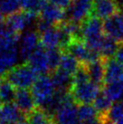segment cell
Instances as JSON below:
<instances>
[{
	"label": "cell",
	"mask_w": 123,
	"mask_h": 124,
	"mask_svg": "<svg viewBox=\"0 0 123 124\" xmlns=\"http://www.w3.org/2000/svg\"><path fill=\"white\" fill-rule=\"evenodd\" d=\"M56 88L51 77L41 75L32 86V94L35 103L40 108L45 110L54 101L56 93Z\"/></svg>",
	"instance_id": "6da1fadb"
},
{
	"label": "cell",
	"mask_w": 123,
	"mask_h": 124,
	"mask_svg": "<svg viewBox=\"0 0 123 124\" xmlns=\"http://www.w3.org/2000/svg\"><path fill=\"white\" fill-rule=\"evenodd\" d=\"M103 23L94 15L82 23V38L92 50L98 51L100 44L104 36Z\"/></svg>",
	"instance_id": "7a4b0ae2"
},
{
	"label": "cell",
	"mask_w": 123,
	"mask_h": 124,
	"mask_svg": "<svg viewBox=\"0 0 123 124\" xmlns=\"http://www.w3.org/2000/svg\"><path fill=\"white\" fill-rule=\"evenodd\" d=\"M70 92L63 93L61 105L54 115L57 124H82L78 115V107Z\"/></svg>",
	"instance_id": "3957f363"
},
{
	"label": "cell",
	"mask_w": 123,
	"mask_h": 124,
	"mask_svg": "<svg viewBox=\"0 0 123 124\" xmlns=\"http://www.w3.org/2000/svg\"><path fill=\"white\" fill-rule=\"evenodd\" d=\"M4 77L17 89H27L32 87L38 78L37 73L28 64L15 65Z\"/></svg>",
	"instance_id": "277c9868"
},
{
	"label": "cell",
	"mask_w": 123,
	"mask_h": 124,
	"mask_svg": "<svg viewBox=\"0 0 123 124\" xmlns=\"http://www.w3.org/2000/svg\"><path fill=\"white\" fill-rule=\"evenodd\" d=\"M100 87L92 81H88L86 83L72 84L70 89V93L76 103L90 104L93 102L100 94Z\"/></svg>",
	"instance_id": "5b68a950"
},
{
	"label": "cell",
	"mask_w": 123,
	"mask_h": 124,
	"mask_svg": "<svg viewBox=\"0 0 123 124\" xmlns=\"http://www.w3.org/2000/svg\"><path fill=\"white\" fill-rule=\"evenodd\" d=\"M6 24L11 30L19 35L21 33L27 31L26 29L37 24V16L35 13L18 11L15 14L8 16Z\"/></svg>",
	"instance_id": "8992f818"
},
{
	"label": "cell",
	"mask_w": 123,
	"mask_h": 124,
	"mask_svg": "<svg viewBox=\"0 0 123 124\" xmlns=\"http://www.w3.org/2000/svg\"><path fill=\"white\" fill-rule=\"evenodd\" d=\"M93 0H72L66 12L68 20L82 24L93 14Z\"/></svg>",
	"instance_id": "52a82bcc"
},
{
	"label": "cell",
	"mask_w": 123,
	"mask_h": 124,
	"mask_svg": "<svg viewBox=\"0 0 123 124\" xmlns=\"http://www.w3.org/2000/svg\"><path fill=\"white\" fill-rule=\"evenodd\" d=\"M40 43V34L34 30H27L22 33L19 39L18 52L19 56L23 60H26L30 55L39 47Z\"/></svg>",
	"instance_id": "ba28073f"
},
{
	"label": "cell",
	"mask_w": 123,
	"mask_h": 124,
	"mask_svg": "<svg viewBox=\"0 0 123 124\" xmlns=\"http://www.w3.org/2000/svg\"><path fill=\"white\" fill-rule=\"evenodd\" d=\"M104 34L123 45V10L106 19L103 23Z\"/></svg>",
	"instance_id": "9c48e42d"
},
{
	"label": "cell",
	"mask_w": 123,
	"mask_h": 124,
	"mask_svg": "<svg viewBox=\"0 0 123 124\" xmlns=\"http://www.w3.org/2000/svg\"><path fill=\"white\" fill-rule=\"evenodd\" d=\"M27 64L37 74L45 75L46 72H49L50 67L48 62L47 51L45 50V47L39 46L27 59Z\"/></svg>",
	"instance_id": "30bf717a"
},
{
	"label": "cell",
	"mask_w": 123,
	"mask_h": 124,
	"mask_svg": "<svg viewBox=\"0 0 123 124\" xmlns=\"http://www.w3.org/2000/svg\"><path fill=\"white\" fill-rule=\"evenodd\" d=\"M40 43L43 47L47 50L61 49L62 45V37L61 30L57 25H53L47 30L40 34Z\"/></svg>",
	"instance_id": "8fae6325"
},
{
	"label": "cell",
	"mask_w": 123,
	"mask_h": 124,
	"mask_svg": "<svg viewBox=\"0 0 123 124\" xmlns=\"http://www.w3.org/2000/svg\"><path fill=\"white\" fill-rule=\"evenodd\" d=\"M120 11L117 0H95L93 6V14L100 19H108Z\"/></svg>",
	"instance_id": "7c38bea8"
},
{
	"label": "cell",
	"mask_w": 123,
	"mask_h": 124,
	"mask_svg": "<svg viewBox=\"0 0 123 124\" xmlns=\"http://www.w3.org/2000/svg\"><path fill=\"white\" fill-rule=\"evenodd\" d=\"M42 20L47 22L52 25H58L64 21L66 16L63 9L53 4L46 3L40 12Z\"/></svg>",
	"instance_id": "4fadbf2b"
},
{
	"label": "cell",
	"mask_w": 123,
	"mask_h": 124,
	"mask_svg": "<svg viewBox=\"0 0 123 124\" xmlns=\"http://www.w3.org/2000/svg\"><path fill=\"white\" fill-rule=\"evenodd\" d=\"M117 82H123V66L113 57L105 59L104 85Z\"/></svg>",
	"instance_id": "5bb4252c"
},
{
	"label": "cell",
	"mask_w": 123,
	"mask_h": 124,
	"mask_svg": "<svg viewBox=\"0 0 123 124\" xmlns=\"http://www.w3.org/2000/svg\"><path fill=\"white\" fill-rule=\"evenodd\" d=\"M15 104L25 115L32 112L36 105L32 92H29L27 89L17 90L15 97Z\"/></svg>",
	"instance_id": "9a60e30c"
},
{
	"label": "cell",
	"mask_w": 123,
	"mask_h": 124,
	"mask_svg": "<svg viewBox=\"0 0 123 124\" xmlns=\"http://www.w3.org/2000/svg\"><path fill=\"white\" fill-rule=\"evenodd\" d=\"M23 112L15 104L7 102L0 107V124H15L23 120Z\"/></svg>",
	"instance_id": "2e32d148"
},
{
	"label": "cell",
	"mask_w": 123,
	"mask_h": 124,
	"mask_svg": "<svg viewBox=\"0 0 123 124\" xmlns=\"http://www.w3.org/2000/svg\"><path fill=\"white\" fill-rule=\"evenodd\" d=\"M19 57L17 46L0 51V78L4 77L9 70L15 66Z\"/></svg>",
	"instance_id": "e0dca14e"
},
{
	"label": "cell",
	"mask_w": 123,
	"mask_h": 124,
	"mask_svg": "<svg viewBox=\"0 0 123 124\" xmlns=\"http://www.w3.org/2000/svg\"><path fill=\"white\" fill-rule=\"evenodd\" d=\"M87 72L89 73L92 82L100 86L104 85L105 79V59H100L98 61L85 64Z\"/></svg>",
	"instance_id": "ac0fdd59"
},
{
	"label": "cell",
	"mask_w": 123,
	"mask_h": 124,
	"mask_svg": "<svg viewBox=\"0 0 123 124\" xmlns=\"http://www.w3.org/2000/svg\"><path fill=\"white\" fill-rule=\"evenodd\" d=\"M18 41V34L7 25V24H0V51L16 47Z\"/></svg>",
	"instance_id": "d6986e66"
},
{
	"label": "cell",
	"mask_w": 123,
	"mask_h": 124,
	"mask_svg": "<svg viewBox=\"0 0 123 124\" xmlns=\"http://www.w3.org/2000/svg\"><path fill=\"white\" fill-rule=\"evenodd\" d=\"M52 80L55 88L60 92H70L72 84V75L61 69H57L53 72Z\"/></svg>",
	"instance_id": "ffe728a7"
},
{
	"label": "cell",
	"mask_w": 123,
	"mask_h": 124,
	"mask_svg": "<svg viewBox=\"0 0 123 124\" xmlns=\"http://www.w3.org/2000/svg\"><path fill=\"white\" fill-rule=\"evenodd\" d=\"M119 47H120V44L118 42L108 35H104L100 44L98 52L100 53L101 58L109 59L115 56Z\"/></svg>",
	"instance_id": "44dd1931"
},
{
	"label": "cell",
	"mask_w": 123,
	"mask_h": 124,
	"mask_svg": "<svg viewBox=\"0 0 123 124\" xmlns=\"http://www.w3.org/2000/svg\"><path fill=\"white\" fill-rule=\"evenodd\" d=\"M111 101H112L110 100L103 92L102 93H100V94L97 96V98L93 101V106L95 107V109L98 111L99 120L100 121L101 123L104 122L106 115L109 112V109L112 106Z\"/></svg>",
	"instance_id": "7402d4cb"
},
{
	"label": "cell",
	"mask_w": 123,
	"mask_h": 124,
	"mask_svg": "<svg viewBox=\"0 0 123 124\" xmlns=\"http://www.w3.org/2000/svg\"><path fill=\"white\" fill-rule=\"evenodd\" d=\"M26 122L28 124H54V117L42 108L34 109L26 115Z\"/></svg>",
	"instance_id": "603a6c76"
},
{
	"label": "cell",
	"mask_w": 123,
	"mask_h": 124,
	"mask_svg": "<svg viewBox=\"0 0 123 124\" xmlns=\"http://www.w3.org/2000/svg\"><path fill=\"white\" fill-rule=\"evenodd\" d=\"M80 65H81V62H79L72 54H69L68 52L62 53L59 69L73 75L80 67Z\"/></svg>",
	"instance_id": "cb8c5ba5"
},
{
	"label": "cell",
	"mask_w": 123,
	"mask_h": 124,
	"mask_svg": "<svg viewBox=\"0 0 123 124\" xmlns=\"http://www.w3.org/2000/svg\"><path fill=\"white\" fill-rule=\"evenodd\" d=\"M15 87L5 77L0 78V99L3 102L7 103L15 101Z\"/></svg>",
	"instance_id": "d4e9b609"
},
{
	"label": "cell",
	"mask_w": 123,
	"mask_h": 124,
	"mask_svg": "<svg viewBox=\"0 0 123 124\" xmlns=\"http://www.w3.org/2000/svg\"><path fill=\"white\" fill-rule=\"evenodd\" d=\"M78 115L82 124L99 119L98 111L95 107L91 104H80V106H78Z\"/></svg>",
	"instance_id": "484cf974"
},
{
	"label": "cell",
	"mask_w": 123,
	"mask_h": 124,
	"mask_svg": "<svg viewBox=\"0 0 123 124\" xmlns=\"http://www.w3.org/2000/svg\"><path fill=\"white\" fill-rule=\"evenodd\" d=\"M111 121L114 123H119L123 121V101H116L114 104H112L111 108L109 109V112L106 115L105 121ZM103 122V123H104ZM102 123V124H103Z\"/></svg>",
	"instance_id": "4316f807"
},
{
	"label": "cell",
	"mask_w": 123,
	"mask_h": 124,
	"mask_svg": "<svg viewBox=\"0 0 123 124\" xmlns=\"http://www.w3.org/2000/svg\"><path fill=\"white\" fill-rule=\"evenodd\" d=\"M21 7L24 11L32 12V13H37L41 12L43 7L46 4L45 0H20Z\"/></svg>",
	"instance_id": "83f0119b"
},
{
	"label": "cell",
	"mask_w": 123,
	"mask_h": 124,
	"mask_svg": "<svg viewBox=\"0 0 123 124\" xmlns=\"http://www.w3.org/2000/svg\"><path fill=\"white\" fill-rule=\"evenodd\" d=\"M20 0H0V9L4 15L10 16L19 11Z\"/></svg>",
	"instance_id": "f1b7e54d"
},
{
	"label": "cell",
	"mask_w": 123,
	"mask_h": 124,
	"mask_svg": "<svg viewBox=\"0 0 123 124\" xmlns=\"http://www.w3.org/2000/svg\"><path fill=\"white\" fill-rule=\"evenodd\" d=\"M47 55L50 72H54L57 70V67L60 66L62 53L60 51V49H51L47 50Z\"/></svg>",
	"instance_id": "f546056e"
},
{
	"label": "cell",
	"mask_w": 123,
	"mask_h": 124,
	"mask_svg": "<svg viewBox=\"0 0 123 124\" xmlns=\"http://www.w3.org/2000/svg\"><path fill=\"white\" fill-rule=\"evenodd\" d=\"M48 1L53 5H55L62 9L68 8L72 2V0H48Z\"/></svg>",
	"instance_id": "4dcf8cb0"
},
{
	"label": "cell",
	"mask_w": 123,
	"mask_h": 124,
	"mask_svg": "<svg viewBox=\"0 0 123 124\" xmlns=\"http://www.w3.org/2000/svg\"><path fill=\"white\" fill-rule=\"evenodd\" d=\"M114 58L116 59L117 61L123 66V45H120V47L118 49Z\"/></svg>",
	"instance_id": "1f68e13d"
},
{
	"label": "cell",
	"mask_w": 123,
	"mask_h": 124,
	"mask_svg": "<svg viewBox=\"0 0 123 124\" xmlns=\"http://www.w3.org/2000/svg\"><path fill=\"white\" fill-rule=\"evenodd\" d=\"M117 2L119 3V6H120V9L123 10V0H117Z\"/></svg>",
	"instance_id": "d6a6232c"
},
{
	"label": "cell",
	"mask_w": 123,
	"mask_h": 124,
	"mask_svg": "<svg viewBox=\"0 0 123 124\" xmlns=\"http://www.w3.org/2000/svg\"><path fill=\"white\" fill-rule=\"evenodd\" d=\"M3 18H4V14H3V12L1 11V9H0V24L2 23V21H3Z\"/></svg>",
	"instance_id": "836d02e7"
},
{
	"label": "cell",
	"mask_w": 123,
	"mask_h": 124,
	"mask_svg": "<svg viewBox=\"0 0 123 124\" xmlns=\"http://www.w3.org/2000/svg\"><path fill=\"white\" fill-rule=\"evenodd\" d=\"M15 124H28L27 122H24V121H19V122H17V123H15Z\"/></svg>",
	"instance_id": "e575fe53"
},
{
	"label": "cell",
	"mask_w": 123,
	"mask_h": 124,
	"mask_svg": "<svg viewBox=\"0 0 123 124\" xmlns=\"http://www.w3.org/2000/svg\"><path fill=\"white\" fill-rule=\"evenodd\" d=\"M1 103H2V101H1V99H0V107L2 106V104H1Z\"/></svg>",
	"instance_id": "d590c367"
}]
</instances>
